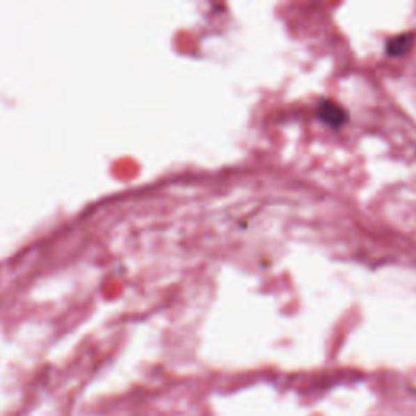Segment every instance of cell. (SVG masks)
Wrapping results in <instances>:
<instances>
[{"label":"cell","instance_id":"7a4b0ae2","mask_svg":"<svg viewBox=\"0 0 416 416\" xmlns=\"http://www.w3.org/2000/svg\"><path fill=\"white\" fill-rule=\"evenodd\" d=\"M412 38V34H402V36L394 38L392 41L387 43V54H390V56H402L410 49Z\"/></svg>","mask_w":416,"mask_h":416},{"label":"cell","instance_id":"6da1fadb","mask_svg":"<svg viewBox=\"0 0 416 416\" xmlns=\"http://www.w3.org/2000/svg\"><path fill=\"white\" fill-rule=\"evenodd\" d=\"M319 117L329 125H341L346 121V111L334 101H322L319 105Z\"/></svg>","mask_w":416,"mask_h":416}]
</instances>
